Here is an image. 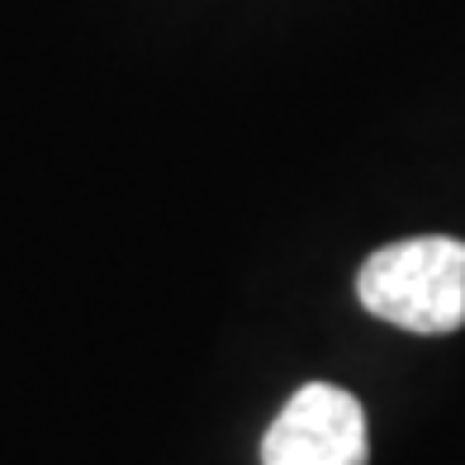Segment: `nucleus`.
<instances>
[{"mask_svg":"<svg viewBox=\"0 0 465 465\" xmlns=\"http://www.w3.org/2000/svg\"><path fill=\"white\" fill-rule=\"evenodd\" d=\"M356 300L371 319L404 332L441 337L465 328V242L404 238L380 247L356 276Z\"/></svg>","mask_w":465,"mask_h":465,"instance_id":"obj_1","label":"nucleus"},{"mask_svg":"<svg viewBox=\"0 0 465 465\" xmlns=\"http://www.w3.org/2000/svg\"><path fill=\"white\" fill-rule=\"evenodd\" d=\"M371 432L361 404L337 385H304L262 437V465H366Z\"/></svg>","mask_w":465,"mask_h":465,"instance_id":"obj_2","label":"nucleus"}]
</instances>
